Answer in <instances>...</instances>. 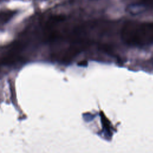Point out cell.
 I'll return each mask as SVG.
<instances>
[{"mask_svg":"<svg viewBox=\"0 0 153 153\" xmlns=\"http://www.w3.org/2000/svg\"><path fill=\"white\" fill-rule=\"evenodd\" d=\"M123 41L128 45L142 46L153 42V25L130 23L121 31Z\"/></svg>","mask_w":153,"mask_h":153,"instance_id":"cell-1","label":"cell"}]
</instances>
